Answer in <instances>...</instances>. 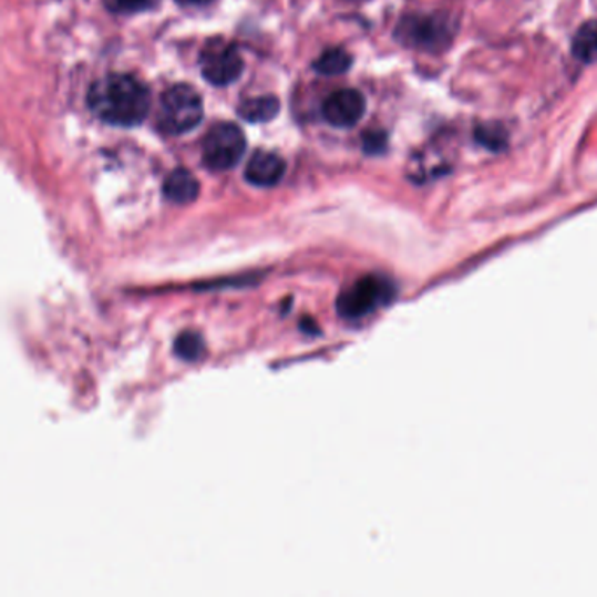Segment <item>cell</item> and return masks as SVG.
<instances>
[{"label":"cell","mask_w":597,"mask_h":597,"mask_svg":"<svg viewBox=\"0 0 597 597\" xmlns=\"http://www.w3.org/2000/svg\"><path fill=\"white\" fill-rule=\"evenodd\" d=\"M89 105L109 125L135 126L150 114L151 93L134 75L109 74L92 84Z\"/></svg>","instance_id":"obj_1"},{"label":"cell","mask_w":597,"mask_h":597,"mask_svg":"<svg viewBox=\"0 0 597 597\" xmlns=\"http://www.w3.org/2000/svg\"><path fill=\"white\" fill-rule=\"evenodd\" d=\"M202 117L200 93L189 84H176L163 93L158 109V128L163 134H186L202 122Z\"/></svg>","instance_id":"obj_2"},{"label":"cell","mask_w":597,"mask_h":597,"mask_svg":"<svg viewBox=\"0 0 597 597\" xmlns=\"http://www.w3.org/2000/svg\"><path fill=\"white\" fill-rule=\"evenodd\" d=\"M454 21L445 14H414L401 20L398 41L419 50H442L454 38Z\"/></svg>","instance_id":"obj_3"},{"label":"cell","mask_w":597,"mask_h":597,"mask_svg":"<svg viewBox=\"0 0 597 597\" xmlns=\"http://www.w3.org/2000/svg\"><path fill=\"white\" fill-rule=\"evenodd\" d=\"M394 295V286L384 277L367 276L356 280L351 288L340 295L337 310L346 319L367 318L379 307L385 306Z\"/></svg>","instance_id":"obj_4"},{"label":"cell","mask_w":597,"mask_h":597,"mask_svg":"<svg viewBox=\"0 0 597 597\" xmlns=\"http://www.w3.org/2000/svg\"><path fill=\"white\" fill-rule=\"evenodd\" d=\"M246 153V135L235 123H217L202 144V159L210 171H230Z\"/></svg>","instance_id":"obj_5"},{"label":"cell","mask_w":597,"mask_h":597,"mask_svg":"<svg viewBox=\"0 0 597 597\" xmlns=\"http://www.w3.org/2000/svg\"><path fill=\"white\" fill-rule=\"evenodd\" d=\"M202 75L216 86H226L240 78L244 60L237 48L223 39H210L198 59Z\"/></svg>","instance_id":"obj_6"},{"label":"cell","mask_w":597,"mask_h":597,"mask_svg":"<svg viewBox=\"0 0 597 597\" xmlns=\"http://www.w3.org/2000/svg\"><path fill=\"white\" fill-rule=\"evenodd\" d=\"M367 111L364 96L358 90H339L331 93L322 104V116L337 128H351Z\"/></svg>","instance_id":"obj_7"},{"label":"cell","mask_w":597,"mask_h":597,"mask_svg":"<svg viewBox=\"0 0 597 597\" xmlns=\"http://www.w3.org/2000/svg\"><path fill=\"white\" fill-rule=\"evenodd\" d=\"M285 172L286 163L279 155L270 151H256L247 163L246 179L259 188H270L280 183Z\"/></svg>","instance_id":"obj_8"},{"label":"cell","mask_w":597,"mask_h":597,"mask_svg":"<svg viewBox=\"0 0 597 597\" xmlns=\"http://www.w3.org/2000/svg\"><path fill=\"white\" fill-rule=\"evenodd\" d=\"M198 193H200V184L197 177L186 168H176L163 184V195L174 204H192L197 200Z\"/></svg>","instance_id":"obj_9"},{"label":"cell","mask_w":597,"mask_h":597,"mask_svg":"<svg viewBox=\"0 0 597 597\" xmlns=\"http://www.w3.org/2000/svg\"><path fill=\"white\" fill-rule=\"evenodd\" d=\"M279 99L274 95L255 96L238 105V114L249 123L270 122L279 114Z\"/></svg>","instance_id":"obj_10"},{"label":"cell","mask_w":597,"mask_h":597,"mask_svg":"<svg viewBox=\"0 0 597 597\" xmlns=\"http://www.w3.org/2000/svg\"><path fill=\"white\" fill-rule=\"evenodd\" d=\"M573 54L580 62H597V21H587L578 29L575 39H573Z\"/></svg>","instance_id":"obj_11"},{"label":"cell","mask_w":597,"mask_h":597,"mask_svg":"<svg viewBox=\"0 0 597 597\" xmlns=\"http://www.w3.org/2000/svg\"><path fill=\"white\" fill-rule=\"evenodd\" d=\"M351 65V54L347 53L342 48H330V50H326L325 53L313 62V69H316L319 74L325 75L343 74V72L349 71Z\"/></svg>","instance_id":"obj_12"},{"label":"cell","mask_w":597,"mask_h":597,"mask_svg":"<svg viewBox=\"0 0 597 597\" xmlns=\"http://www.w3.org/2000/svg\"><path fill=\"white\" fill-rule=\"evenodd\" d=\"M174 349H176V354L179 356L181 360L198 361L204 356L205 342L200 334L186 331L177 337Z\"/></svg>","instance_id":"obj_13"},{"label":"cell","mask_w":597,"mask_h":597,"mask_svg":"<svg viewBox=\"0 0 597 597\" xmlns=\"http://www.w3.org/2000/svg\"><path fill=\"white\" fill-rule=\"evenodd\" d=\"M159 0H104L105 8L114 14H137L155 9Z\"/></svg>","instance_id":"obj_14"},{"label":"cell","mask_w":597,"mask_h":597,"mask_svg":"<svg viewBox=\"0 0 597 597\" xmlns=\"http://www.w3.org/2000/svg\"><path fill=\"white\" fill-rule=\"evenodd\" d=\"M476 138H478V143H481L482 146L493 151L502 150L506 144L505 130H503L502 126L496 125L478 126V130H476Z\"/></svg>","instance_id":"obj_15"},{"label":"cell","mask_w":597,"mask_h":597,"mask_svg":"<svg viewBox=\"0 0 597 597\" xmlns=\"http://www.w3.org/2000/svg\"><path fill=\"white\" fill-rule=\"evenodd\" d=\"M385 147V135L382 132H372L364 135V150L368 153H380Z\"/></svg>","instance_id":"obj_16"},{"label":"cell","mask_w":597,"mask_h":597,"mask_svg":"<svg viewBox=\"0 0 597 597\" xmlns=\"http://www.w3.org/2000/svg\"><path fill=\"white\" fill-rule=\"evenodd\" d=\"M177 2L184 6H204L209 4L213 0H177Z\"/></svg>","instance_id":"obj_17"}]
</instances>
